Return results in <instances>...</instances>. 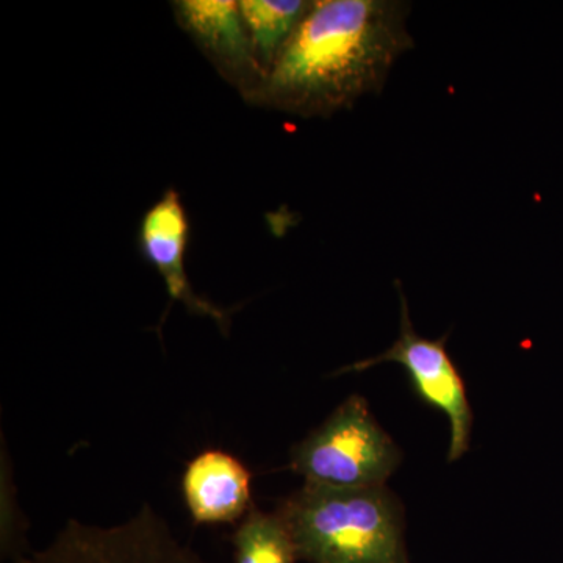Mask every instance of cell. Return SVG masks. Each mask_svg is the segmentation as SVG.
<instances>
[{
    "label": "cell",
    "instance_id": "8",
    "mask_svg": "<svg viewBox=\"0 0 563 563\" xmlns=\"http://www.w3.org/2000/svg\"><path fill=\"white\" fill-rule=\"evenodd\" d=\"M181 492L196 525L235 523L252 509L251 472L224 451L196 455L181 477Z\"/></svg>",
    "mask_w": 563,
    "mask_h": 563
},
{
    "label": "cell",
    "instance_id": "7",
    "mask_svg": "<svg viewBox=\"0 0 563 563\" xmlns=\"http://www.w3.org/2000/svg\"><path fill=\"white\" fill-rule=\"evenodd\" d=\"M188 242H190V218L179 192L168 188L141 218L139 228L141 257L161 274L168 291L169 306L174 302L184 303L188 312L211 318L222 332L228 333L231 325L229 310L222 309L209 299L201 298L192 290L191 282L187 276V266H185Z\"/></svg>",
    "mask_w": 563,
    "mask_h": 563
},
{
    "label": "cell",
    "instance_id": "3",
    "mask_svg": "<svg viewBox=\"0 0 563 563\" xmlns=\"http://www.w3.org/2000/svg\"><path fill=\"white\" fill-rule=\"evenodd\" d=\"M401 461V450L380 428L368 404L352 395L292 446L290 468L310 485L383 487Z\"/></svg>",
    "mask_w": 563,
    "mask_h": 563
},
{
    "label": "cell",
    "instance_id": "2",
    "mask_svg": "<svg viewBox=\"0 0 563 563\" xmlns=\"http://www.w3.org/2000/svg\"><path fill=\"white\" fill-rule=\"evenodd\" d=\"M299 559L309 563H412L404 540V507L383 487L303 484L282 501Z\"/></svg>",
    "mask_w": 563,
    "mask_h": 563
},
{
    "label": "cell",
    "instance_id": "1",
    "mask_svg": "<svg viewBox=\"0 0 563 563\" xmlns=\"http://www.w3.org/2000/svg\"><path fill=\"white\" fill-rule=\"evenodd\" d=\"M410 3L314 0L252 106L299 118H329L379 95L395 63L412 49Z\"/></svg>",
    "mask_w": 563,
    "mask_h": 563
},
{
    "label": "cell",
    "instance_id": "4",
    "mask_svg": "<svg viewBox=\"0 0 563 563\" xmlns=\"http://www.w3.org/2000/svg\"><path fill=\"white\" fill-rule=\"evenodd\" d=\"M11 563H210L181 543L165 520L144 506L124 523L92 526L69 520L43 550Z\"/></svg>",
    "mask_w": 563,
    "mask_h": 563
},
{
    "label": "cell",
    "instance_id": "10",
    "mask_svg": "<svg viewBox=\"0 0 563 563\" xmlns=\"http://www.w3.org/2000/svg\"><path fill=\"white\" fill-rule=\"evenodd\" d=\"M233 563H298L290 529L279 512L252 507L232 536Z\"/></svg>",
    "mask_w": 563,
    "mask_h": 563
},
{
    "label": "cell",
    "instance_id": "5",
    "mask_svg": "<svg viewBox=\"0 0 563 563\" xmlns=\"http://www.w3.org/2000/svg\"><path fill=\"white\" fill-rule=\"evenodd\" d=\"M396 287L401 301L398 340L383 354L352 363L339 373H362L380 363L401 365L422 401L443 412L450 421L448 462L461 461L470 450L474 417L465 383L446 350L448 335L431 340L415 331L406 295L401 285Z\"/></svg>",
    "mask_w": 563,
    "mask_h": 563
},
{
    "label": "cell",
    "instance_id": "6",
    "mask_svg": "<svg viewBox=\"0 0 563 563\" xmlns=\"http://www.w3.org/2000/svg\"><path fill=\"white\" fill-rule=\"evenodd\" d=\"M172 5L181 31L190 36L222 79L251 103L265 80V70L252 49L240 2L176 0Z\"/></svg>",
    "mask_w": 563,
    "mask_h": 563
},
{
    "label": "cell",
    "instance_id": "9",
    "mask_svg": "<svg viewBox=\"0 0 563 563\" xmlns=\"http://www.w3.org/2000/svg\"><path fill=\"white\" fill-rule=\"evenodd\" d=\"M310 2L306 0H240V10L252 49L262 69L268 74L287 46Z\"/></svg>",
    "mask_w": 563,
    "mask_h": 563
}]
</instances>
